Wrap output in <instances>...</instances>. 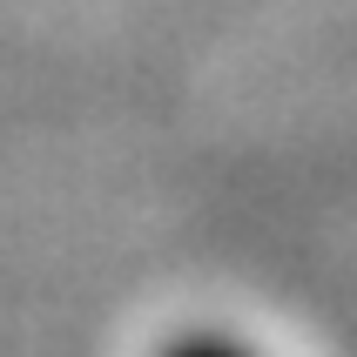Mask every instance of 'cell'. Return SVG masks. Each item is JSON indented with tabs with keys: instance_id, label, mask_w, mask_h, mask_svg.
I'll list each match as a JSON object with an SVG mask.
<instances>
[{
	"instance_id": "cell-1",
	"label": "cell",
	"mask_w": 357,
	"mask_h": 357,
	"mask_svg": "<svg viewBox=\"0 0 357 357\" xmlns=\"http://www.w3.org/2000/svg\"><path fill=\"white\" fill-rule=\"evenodd\" d=\"M155 357H263V351L243 344L236 331H222V324H182L155 344Z\"/></svg>"
}]
</instances>
